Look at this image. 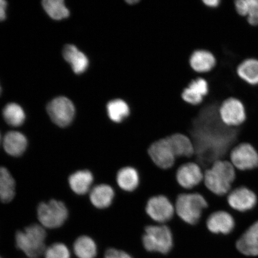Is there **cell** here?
Returning <instances> with one entry per match:
<instances>
[{
  "mask_svg": "<svg viewBox=\"0 0 258 258\" xmlns=\"http://www.w3.org/2000/svg\"><path fill=\"white\" fill-rule=\"evenodd\" d=\"M225 99L221 90L210 88L209 94L196 105L186 132L195 149L189 161L198 163L203 172L216 161L230 160L231 151L240 144L238 127L227 126L219 116V106Z\"/></svg>",
  "mask_w": 258,
  "mask_h": 258,
  "instance_id": "6da1fadb",
  "label": "cell"
},
{
  "mask_svg": "<svg viewBox=\"0 0 258 258\" xmlns=\"http://www.w3.org/2000/svg\"><path fill=\"white\" fill-rule=\"evenodd\" d=\"M236 175L237 170L230 160H218L205 171L203 183L214 195L227 196L233 189Z\"/></svg>",
  "mask_w": 258,
  "mask_h": 258,
  "instance_id": "7a4b0ae2",
  "label": "cell"
},
{
  "mask_svg": "<svg viewBox=\"0 0 258 258\" xmlns=\"http://www.w3.org/2000/svg\"><path fill=\"white\" fill-rule=\"evenodd\" d=\"M174 206L177 217L187 224L195 225L201 221L208 203L201 194L189 191L177 196Z\"/></svg>",
  "mask_w": 258,
  "mask_h": 258,
  "instance_id": "3957f363",
  "label": "cell"
},
{
  "mask_svg": "<svg viewBox=\"0 0 258 258\" xmlns=\"http://www.w3.org/2000/svg\"><path fill=\"white\" fill-rule=\"evenodd\" d=\"M142 243L148 252L168 254L174 246L172 231L167 224L148 225L145 228Z\"/></svg>",
  "mask_w": 258,
  "mask_h": 258,
  "instance_id": "277c9868",
  "label": "cell"
},
{
  "mask_svg": "<svg viewBox=\"0 0 258 258\" xmlns=\"http://www.w3.org/2000/svg\"><path fill=\"white\" fill-rule=\"evenodd\" d=\"M46 232L42 225L32 224L15 235L16 247L28 257L38 258L46 250Z\"/></svg>",
  "mask_w": 258,
  "mask_h": 258,
  "instance_id": "5b68a950",
  "label": "cell"
},
{
  "mask_svg": "<svg viewBox=\"0 0 258 258\" xmlns=\"http://www.w3.org/2000/svg\"><path fill=\"white\" fill-rule=\"evenodd\" d=\"M37 217L43 227L54 229L62 226L69 217V210L62 202L51 200L38 206Z\"/></svg>",
  "mask_w": 258,
  "mask_h": 258,
  "instance_id": "8992f818",
  "label": "cell"
},
{
  "mask_svg": "<svg viewBox=\"0 0 258 258\" xmlns=\"http://www.w3.org/2000/svg\"><path fill=\"white\" fill-rule=\"evenodd\" d=\"M145 211L155 224H167L175 217L173 203L167 197L159 195L148 200Z\"/></svg>",
  "mask_w": 258,
  "mask_h": 258,
  "instance_id": "52a82bcc",
  "label": "cell"
},
{
  "mask_svg": "<svg viewBox=\"0 0 258 258\" xmlns=\"http://www.w3.org/2000/svg\"><path fill=\"white\" fill-rule=\"evenodd\" d=\"M230 161L238 171L252 170L258 167V152L250 144L240 143L231 151Z\"/></svg>",
  "mask_w": 258,
  "mask_h": 258,
  "instance_id": "ba28073f",
  "label": "cell"
},
{
  "mask_svg": "<svg viewBox=\"0 0 258 258\" xmlns=\"http://www.w3.org/2000/svg\"><path fill=\"white\" fill-rule=\"evenodd\" d=\"M47 111L51 121L60 127H66L72 123L76 113L73 102L63 96L52 100L48 104Z\"/></svg>",
  "mask_w": 258,
  "mask_h": 258,
  "instance_id": "9c48e42d",
  "label": "cell"
},
{
  "mask_svg": "<svg viewBox=\"0 0 258 258\" xmlns=\"http://www.w3.org/2000/svg\"><path fill=\"white\" fill-rule=\"evenodd\" d=\"M219 113L222 121L228 127H239L246 121V109L243 102L233 97L222 102Z\"/></svg>",
  "mask_w": 258,
  "mask_h": 258,
  "instance_id": "30bf717a",
  "label": "cell"
},
{
  "mask_svg": "<svg viewBox=\"0 0 258 258\" xmlns=\"http://www.w3.org/2000/svg\"><path fill=\"white\" fill-rule=\"evenodd\" d=\"M148 154L157 167L168 170L175 166L176 158L167 138L154 142L148 149Z\"/></svg>",
  "mask_w": 258,
  "mask_h": 258,
  "instance_id": "8fae6325",
  "label": "cell"
},
{
  "mask_svg": "<svg viewBox=\"0 0 258 258\" xmlns=\"http://www.w3.org/2000/svg\"><path fill=\"white\" fill-rule=\"evenodd\" d=\"M227 200L231 209L240 213L251 211L256 207L257 203L256 194L244 186L232 189L227 196Z\"/></svg>",
  "mask_w": 258,
  "mask_h": 258,
  "instance_id": "7c38bea8",
  "label": "cell"
},
{
  "mask_svg": "<svg viewBox=\"0 0 258 258\" xmlns=\"http://www.w3.org/2000/svg\"><path fill=\"white\" fill-rule=\"evenodd\" d=\"M176 178L182 188L189 191L203 182L204 172L198 163L188 161L177 169Z\"/></svg>",
  "mask_w": 258,
  "mask_h": 258,
  "instance_id": "4fadbf2b",
  "label": "cell"
},
{
  "mask_svg": "<svg viewBox=\"0 0 258 258\" xmlns=\"http://www.w3.org/2000/svg\"><path fill=\"white\" fill-rule=\"evenodd\" d=\"M206 227L209 232L215 235H230L234 230L235 221L230 213L225 211L213 212L206 219Z\"/></svg>",
  "mask_w": 258,
  "mask_h": 258,
  "instance_id": "5bb4252c",
  "label": "cell"
},
{
  "mask_svg": "<svg viewBox=\"0 0 258 258\" xmlns=\"http://www.w3.org/2000/svg\"><path fill=\"white\" fill-rule=\"evenodd\" d=\"M115 197V189L106 183H99L89 192V200L93 207L104 211L111 207Z\"/></svg>",
  "mask_w": 258,
  "mask_h": 258,
  "instance_id": "9a60e30c",
  "label": "cell"
},
{
  "mask_svg": "<svg viewBox=\"0 0 258 258\" xmlns=\"http://www.w3.org/2000/svg\"><path fill=\"white\" fill-rule=\"evenodd\" d=\"M209 92L208 82L200 74L199 77L193 80L188 86L183 90L182 98L189 104L198 105L201 104Z\"/></svg>",
  "mask_w": 258,
  "mask_h": 258,
  "instance_id": "2e32d148",
  "label": "cell"
},
{
  "mask_svg": "<svg viewBox=\"0 0 258 258\" xmlns=\"http://www.w3.org/2000/svg\"><path fill=\"white\" fill-rule=\"evenodd\" d=\"M167 138L176 159H185L188 162L192 159L195 149L191 139L182 134H173Z\"/></svg>",
  "mask_w": 258,
  "mask_h": 258,
  "instance_id": "e0dca14e",
  "label": "cell"
},
{
  "mask_svg": "<svg viewBox=\"0 0 258 258\" xmlns=\"http://www.w3.org/2000/svg\"><path fill=\"white\" fill-rule=\"evenodd\" d=\"M69 182L71 189L76 195H85L92 188L95 176L89 170H79L70 175Z\"/></svg>",
  "mask_w": 258,
  "mask_h": 258,
  "instance_id": "ac0fdd59",
  "label": "cell"
},
{
  "mask_svg": "<svg viewBox=\"0 0 258 258\" xmlns=\"http://www.w3.org/2000/svg\"><path fill=\"white\" fill-rule=\"evenodd\" d=\"M116 183L122 191L133 192L140 185V175L137 169L133 167H122L116 175Z\"/></svg>",
  "mask_w": 258,
  "mask_h": 258,
  "instance_id": "d6986e66",
  "label": "cell"
},
{
  "mask_svg": "<svg viewBox=\"0 0 258 258\" xmlns=\"http://www.w3.org/2000/svg\"><path fill=\"white\" fill-rule=\"evenodd\" d=\"M189 63L196 73H207L214 69L217 59L211 51L199 49L194 51L189 58Z\"/></svg>",
  "mask_w": 258,
  "mask_h": 258,
  "instance_id": "ffe728a7",
  "label": "cell"
},
{
  "mask_svg": "<svg viewBox=\"0 0 258 258\" xmlns=\"http://www.w3.org/2000/svg\"><path fill=\"white\" fill-rule=\"evenodd\" d=\"M3 145L6 153L12 157H17L22 156L27 150L28 141L21 132L11 131L5 135Z\"/></svg>",
  "mask_w": 258,
  "mask_h": 258,
  "instance_id": "44dd1931",
  "label": "cell"
},
{
  "mask_svg": "<svg viewBox=\"0 0 258 258\" xmlns=\"http://www.w3.org/2000/svg\"><path fill=\"white\" fill-rule=\"evenodd\" d=\"M63 56L67 62L72 66L73 72L76 74H82L88 69L89 61L88 57L74 45L68 44L64 46Z\"/></svg>",
  "mask_w": 258,
  "mask_h": 258,
  "instance_id": "7402d4cb",
  "label": "cell"
},
{
  "mask_svg": "<svg viewBox=\"0 0 258 258\" xmlns=\"http://www.w3.org/2000/svg\"><path fill=\"white\" fill-rule=\"evenodd\" d=\"M108 117L114 123L123 122L131 114V109L127 103L121 99L110 100L106 105Z\"/></svg>",
  "mask_w": 258,
  "mask_h": 258,
  "instance_id": "603a6c76",
  "label": "cell"
},
{
  "mask_svg": "<svg viewBox=\"0 0 258 258\" xmlns=\"http://www.w3.org/2000/svg\"><path fill=\"white\" fill-rule=\"evenodd\" d=\"M16 194V182L7 168L0 166V201L8 203L14 200Z\"/></svg>",
  "mask_w": 258,
  "mask_h": 258,
  "instance_id": "cb8c5ba5",
  "label": "cell"
},
{
  "mask_svg": "<svg viewBox=\"0 0 258 258\" xmlns=\"http://www.w3.org/2000/svg\"><path fill=\"white\" fill-rule=\"evenodd\" d=\"M238 77L248 85H258V60L248 58L241 62L237 69Z\"/></svg>",
  "mask_w": 258,
  "mask_h": 258,
  "instance_id": "d4e9b609",
  "label": "cell"
},
{
  "mask_svg": "<svg viewBox=\"0 0 258 258\" xmlns=\"http://www.w3.org/2000/svg\"><path fill=\"white\" fill-rule=\"evenodd\" d=\"M238 252L246 256H258V239L247 229L235 242Z\"/></svg>",
  "mask_w": 258,
  "mask_h": 258,
  "instance_id": "484cf974",
  "label": "cell"
},
{
  "mask_svg": "<svg viewBox=\"0 0 258 258\" xmlns=\"http://www.w3.org/2000/svg\"><path fill=\"white\" fill-rule=\"evenodd\" d=\"M234 3L238 15L246 18L251 26H258V0H234Z\"/></svg>",
  "mask_w": 258,
  "mask_h": 258,
  "instance_id": "4316f807",
  "label": "cell"
},
{
  "mask_svg": "<svg viewBox=\"0 0 258 258\" xmlns=\"http://www.w3.org/2000/svg\"><path fill=\"white\" fill-rule=\"evenodd\" d=\"M74 251L79 258H95L98 254V247L92 238L82 235L74 242Z\"/></svg>",
  "mask_w": 258,
  "mask_h": 258,
  "instance_id": "83f0119b",
  "label": "cell"
},
{
  "mask_svg": "<svg viewBox=\"0 0 258 258\" xmlns=\"http://www.w3.org/2000/svg\"><path fill=\"white\" fill-rule=\"evenodd\" d=\"M42 5L47 15L54 20H62L70 16L69 10L62 0H44Z\"/></svg>",
  "mask_w": 258,
  "mask_h": 258,
  "instance_id": "f1b7e54d",
  "label": "cell"
},
{
  "mask_svg": "<svg viewBox=\"0 0 258 258\" xmlns=\"http://www.w3.org/2000/svg\"><path fill=\"white\" fill-rule=\"evenodd\" d=\"M3 115L6 122L13 127L21 126L25 120L24 109L15 103H11L6 105L3 109Z\"/></svg>",
  "mask_w": 258,
  "mask_h": 258,
  "instance_id": "f546056e",
  "label": "cell"
},
{
  "mask_svg": "<svg viewBox=\"0 0 258 258\" xmlns=\"http://www.w3.org/2000/svg\"><path fill=\"white\" fill-rule=\"evenodd\" d=\"M45 258H70V251L66 244L56 243L51 244L44 251Z\"/></svg>",
  "mask_w": 258,
  "mask_h": 258,
  "instance_id": "4dcf8cb0",
  "label": "cell"
},
{
  "mask_svg": "<svg viewBox=\"0 0 258 258\" xmlns=\"http://www.w3.org/2000/svg\"><path fill=\"white\" fill-rule=\"evenodd\" d=\"M104 258H133L130 254L123 250L115 247H109L106 250Z\"/></svg>",
  "mask_w": 258,
  "mask_h": 258,
  "instance_id": "1f68e13d",
  "label": "cell"
},
{
  "mask_svg": "<svg viewBox=\"0 0 258 258\" xmlns=\"http://www.w3.org/2000/svg\"><path fill=\"white\" fill-rule=\"evenodd\" d=\"M8 3L4 0H0V22L5 21L6 18V9Z\"/></svg>",
  "mask_w": 258,
  "mask_h": 258,
  "instance_id": "d6a6232c",
  "label": "cell"
},
{
  "mask_svg": "<svg viewBox=\"0 0 258 258\" xmlns=\"http://www.w3.org/2000/svg\"><path fill=\"white\" fill-rule=\"evenodd\" d=\"M203 2L208 8H216L220 5L221 0H203Z\"/></svg>",
  "mask_w": 258,
  "mask_h": 258,
  "instance_id": "836d02e7",
  "label": "cell"
},
{
  "mask_svg": "<svg viewBox=\"0 0 258 258\" xmlns=\"http://www.w3.org/2000/svg\"><path fill=\"white\" fill-rule=\"evenodd\" d=\"M258 239V221H256L248 228Z\"/></svg>",
  "mask_w": 258,
  "mask_h": 258,
  "instance_id": "e575fe53",
  "label": "cell"
},
{
  "mask_svg": "<svg viewBox=\"0 0 258 258\" xmlns=\"http://www.w3.org/2000/svg\"><path fill=\"white\" fill-rule=\"evenodd\" d=\"M2 92V89L1 88V86H0V95H1Z\"/></svg>",
  "mask_w": 258,
  "mask_h": 258,
  "instance_id": "d590c367",
  "label": "cell"
},
{
  "mask_svg": "<svg viewBox=\"0 0 258 258\" xmlns=\"http://www.w3.org/2000/svg\"><path fill=\"white\" fill-rule=\"evenodd\" d=\"M0 143H1V135H0Z\"/></svg>",
  "mask_w": 258,
  "mask_h": 258,
  "instance_id": "8d00e7d4",
  "label": "cell"
},
{
  "mask_svg": "<svg viewBox=\"0 0 258 258\" xmlns=\"http://www.w3.org/2000/svg\"><path fill=\"white\" fill-rule=\"evenodd\" d=\"M0 258H2V257H0Z\"/></svg>",
  "mask_w": 258,
  "mask_h": 258,
  "instance_id": "74e56055",
  "label": "cell"
}]
</instances>
